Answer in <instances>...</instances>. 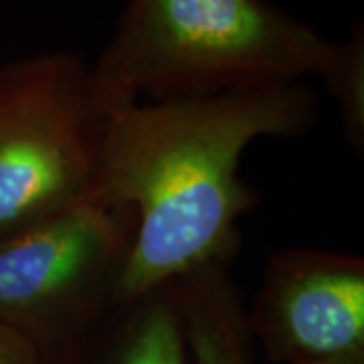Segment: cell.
<instances>
[{
  "instance_id": "6da1fadb",
  "label": "cell",
  "mask_w": 364,
  "mask_h": 364,
  "mask_svg": "<svg viewBox=\"0 0 364 364\" xmlns=\"http://www.w3.org/2000/svg\"><path fill=\"white\" fill-rule=\"evenodd\" d=\"M306 81L109 109L93 196L136 217L122 299L235 257L259 195L239 174L247 146L314 126Z\"/></svg>"
},
{
  "instance_id": "7a4b0ae2",
  "label": "cell",
  "mask_w": 364,
  "mask_h": 364,
  "mask_svg": "<svg viewBox=\"0 0 364 364\" xmlns=\"http://www.w3.org/2000/svg\"><path fill=\"white\" fill-rule=\"evenodd\" d=\"M334 47L269 0H126L91 77L116 109L322 77Z\"/></svg>"
},
{
  "instance_id": "3957f363",
  "label": "cell",
  "mask_w": 364,
  "mask_h": 364,
  "mask_svg": "<svg viewBox=\"0 0 364 364\" xmlns=\"http://www.w3.org/2000/svg\"><path fill=\"white\" fill-rule=\"evenodd\" d=\"M107 114L77 53L2 67L0 235L93 196Z\"/></svg>"
},
{
  "instance_id": "277c9868",
  "label": "cell",
  "mask_w": 364,
  "mask_h": 364,
  "mask_svg": "<svg viewBox=\"0 0 364 364\" xmlns=\"http://www.w3.org/2000/svg\"><path fill=\"white\" fill-rule=\"evenodd\" d=\"M136 233L124 207L87 196L0 235V324L47 356L122 301Z\"/></svg>"
},
{
  "instance_id": "5b68a950",
  "label": "cell",
  "mask_w": 364,
  "mask_h": 364,
  "mask_svg": "<svg viewBox=\"0 0 364 364\" xmlns=\"http://www.w3.org/2000/svg\"><path fill=\"white\" fill-rule=\"evenodd\" d=\"M251 340L279 364L364 352V259L291 247L275 251L247 310Z\"/></svg>"
},
{
  "instance_id": "8992f818",
  "label": "cell",
  "mask_w": 364,
  "mask_h": 364,
  "mask_svg": "<svg viewBox=\"0 0 364 364\" xmlns=\"http://www.w3.org/2000/svg\"><path fill=\"white\" fill-rule=\"evenodd\" d=\"M43 364H191L176 282L122 299Z\"/></svg>"
},
{
  "instance_id": "52a82bcc",
  "label": "cell",
  "mask_w": 364,
  "mask_h": 364,
  "mask_svg": "<svg viewBox=\"0 0 364 364\" xmlns=\"http://www.w3.org/2000/svg\"><path fill=\"white\" fill-rule=\"evenodd\" d=\"M233 259L210 261L176 279L191 364H253L245 308L231 279Z\"/></svg>"
},
{
  "instance_id": "ba28073f",
  "label": "cell",
  "mask_w": 364,
  "mask_h": 364,
  "mask_svg": "<svg viewBox=\"0 0 364 364\" xmlns=\"http://www.w3.org/2000/svg\"><path fill=\"white\" fill-rule=\"evenodd\" d=\"M326 90L340 109L344 136L354 150L364 148V26L352 23L350 37L336 43L334 55L322 75Z\"/></svg>"
},
{
  "instance_id": "9c48e42d",
  "label": "cell",
  "mask_w": 364,
  "mask_h": 364,
  "mask_svg": "<svg viewBox=\"0 0 364 364\" xmlns=\"http://www.w3.org/2000/svg\"><path fill=\"white\" fill-rule=\"evenodd\" d=\"M0 364H43V354L9 326L0 324Z\"/></svg>"
},
{
  "instance_id": "30bf717a",
  "label": "cell",
  "mask_w": 364,
  "mask_h": 364,
  "mask_svg": "<svg viewBox=\"0 0 364 364\" xmlns=\"http://www.w3.org/2000/svg\"><path fill=\"white\" fill-rule=\"evenodd\" d=\"M316 364H364V352L360 354H350V356H342V358H334V360H326V363Z\"/></svg>"
},
{
  "instance_id": "8fae6325",
  "label": "cell",
  "mask_w": 364,
  "mask_h": 364,
  "mask_svg": "<svg viewBox=\"0 0 364 364\" xmlns=\"http://www.w3.org/2000/svg\"><path fill=\"white\" fill-rule=\"evenodd\" d=\"M0 73H2V65H0Z\"/></svg>"
}]
</instances>
